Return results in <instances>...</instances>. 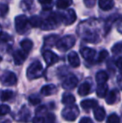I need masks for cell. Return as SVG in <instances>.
Listing matches in <instances>:
<instances>
[{"instance_id": "6da1fadb", "label": "cell", "mask_w": 122, "mask_h": 123, "mask_svg": "<svg viewBox=\"0 0 122 123\" xmlns=\"http://www.w3.org/2000/svg\"><path fill=\"white\" fill-rule=\"evenodd\" d=\"M78 34L86 42L97 43L99 41V32L94 29V25L91 20L82 22L78 27Z\"/></svg>"}, {"instance_id": "7a4b0ae2", "label": "cell", "mask_w": 122, "mask_h": 123, "mask_svg": "<svg viewBox=\"0 0 122 123\" xmlns=\"http://www.w3.org/2000/svg\"><path fill=\"white\" fill-rule=\"evenodd\" d=\"M62 22L61 13H51L46 17L44 19H43L41 29L44 30H50V29H54Z\"/></svg>"}, {"instance_id": "3957f363", "label": "cell", "mask_w": 122, "mask_h": 123, "mask_svg": "<svg viewBox=\"0 0 122 123\" xmlns=\"http://www.w3.org/2000/svg\"><path fill=\"white\" fill-rule=\"evenodd\" d=\"M43 74H44V67L39 60L33 62L27 70V77L29 80L38 79Z\"/></svg>"}, {"instance_id": "277c9868", "label": "cell", "mask_w": 122, "mask_h": 123, "mask_svg": "<svg viewBox=\"0 0 122 123\" xmlns=\"http://www.w3.org/2000/svg\"><path fill=\"white\" fill-rule=\"evenodd\" d=\"M75 44V38L73 35H65L59 39L56 43V48L60 51H67L71 49Z\"/></svg>"}, {"instance_id": "5b68a950", "label": "cell", "mask_w": 122, "mask_h": 123, "mask_svg": "<svg viewBox=\"0 0 122 123\" xmlns=\"http://www.w3.org/2000/svg\"><path fill=\"white\" fill-rule=\"evenodd\" d=\"M80 114V111L76 105H67L65 108L62 111V117L69 122H74L78 117Z\"/></svg>"}, {"instance_id": "8992f818", "label": "cell", "mask_w": 122, "mask_h": 123, "mask_svg": "<svg viewBox=\"0 0 122 123\" xmlns=\"http://www.w3.org/2000/svg\"><path fill=\"white\" fill-rule=\"evenodd\" d=\"M29 18L25 15H18L15 18V29L20 34H23L29 30Z\"/></svg>"}, {"instance_id": "52a82bcc", "label": "cell", "mask_w": 122, "mask_h": 123, "mask_svg": "<svg viewBox=\"0 0 122 123\" xmlns=\"http://www.w3.org/2000/svg\"><path fill=\"white\" fill-rule=\"evenodd\" d=\"M1 83L3 86H14L17 83V76L13 72L11 71H6L2 74L1 78H0Z\"/></svg>"}, {"instance_id": "ba28073f", "label": "cell", "mask_w": 122, "mask_h": 123, "mask_svg": "<svg viewBox=\"0 0 122 123\" xmlns=\"http://www.w3.org/2000/svg\"><path fill=\"white\" fill-rule=\"evenodd\" d=\"M62 17V22H64L65 25H70L72 24H74L77 18L76 13H75V10L70 8L67 11H65L64 13H61Z\"/></svg>"}, {"instance_id": "9c48e42d", "label": "cell", "mask_w": 122, "mask_h": 123, "mask_svg": "<svg viewBox=\"0 0 122 123\" xmlns=\"http://www.w3.org/2000/svg\"><path fill=\"white\" fill-rule=\"evenodd\" d=\"M77 85H78V79H77V77L75 75H74V74H70L63 81L62 86H63V88L64 90L70 91V90L75 89Z\"/></svg>"}, {"instance_id": "30bf717a", "label": "cell", "mask_w": 122, "mask_h": 123, "mask_svg": "<svg viewBox=\"0 0 122 123\" xmlns=\"http://www.w3.org/2000/svg\"><path fill=\"white\" fill-rule=\"evenodd\" d=\"M43 57L44 59V61L47 64V65H53L54 64L57 63L59 61V58L55 53H54L51 50H45L43 53Z\"/></svg>"}, {"instance_id": "8fae6325", "label": "cell", "mask_w": 122, "mask_h": 123, "mask_svg": "<svg viewBox=\"0 0 122 123\" xmlns=\"http://www.w3.org/2000/svg\"><path fill=\"white\" fill-rule=\"evenodd\" d=\"M120 99V92L117 89H113L111 90L110 92L107 93L105 98V101L109 105H113L116 101H118Z\"/></svg>"}, {"instance_id": "7c38bea8", "label": "cell", "mask_w": 122, "mask_h": 123, "mask_svg": "<svg viewBox=\"0 0 122 123\" xmlns=\"http://www.w3.org/2000/svg\"><path fill=\"white\" fill-rule=\"evenodd\" d=\"M27 55L28 54L25 53L23 49L22 50H16V51L13 53V61H14L15 65H20L25 61L27 58Z\"/></svg>"}, {"instance_id": "4fadbf2b", "label": "cell", "mask_w": 122, "mask_h": 123, "mask_svg": "<svg viewBox=\"0 0 122 123\" xmlns=\"http://www.w3.org/2000/svg\"><path fill=\"white\" fill-rule=\"evenodd\" d=\"M80 53L83 58L88 61H91L94 60V58L96 55V51L94 49L89 47H84L80 49Z\"/></svg>"}, {"instance_id": "5bb4252c", "label": "cell", "mask_w": 122, "mask_h": 123, "mask_svg": "<svg viewBox=\"0 0 122 123\" xmlns=\"http://www.w3.org/2000/svg\"><path fill=\"white\" fill-rule=\"evenodd\" d=\"M68 61L70 63V65L74 68L79 67L80 65V60L78 54L75 51L70 52V54L68 55Z\"/></svg>"}, {"instance_id": "9a60e30c", "label": "cell", "mask_w": 122, "mask_h": 123, "mask_svg": "<svg viewBox=\"0 0 122 123\" xmlns=\"http://www.w3.org/2000/svg\"><path fill=\"white\" fill-rule=\"evenodd\" d=\"M57 88L54 85H46V86H43L40 90V93L44 96H51V95L55 94Z\"/></svg>"}, {"instance_id": "2e32d148", "label": "cell", "mask_w": 122, "mask_h": 123, "mask_svg": "<svg viewBox=\"0 0 122 123\" xmlns=\"http://www.w3.org/2000/svg\"><path fill=\"white\" fill-rule=\"evenodd\" d=\"M90 91H91V85L89 82H87V81H85V82L82 83L80 86V87L78 89V93L80 96H85L90 94Z\"/></svg>"}, {"instance_id": "e0dca14e", "label": "cell", "mask_w": 122, "mask_h": 123, "mask_svg": "<svg viewBox=\"0 0 122 123\" xmlns=\"http://www.w3.org/2000/svg\"><path fill=\"white\" fill-rule=\"evenodd\" d=\"M98 4L102 10L108 11L113 8V7L115 6V2L114 0H99Z\"/></svg>"}, {"instance_id": "ac0fdd59", "label": "cell", "mask_w": 122, "mask_h": 123, "mask_svg": "<svg viewBox=\"0 0 122 123\" xmlns=\"http://www.w3.org/2000/svg\"><path fill=\"white\" fill-rule=\"evenodd\" d=\"M81 107L85 111H88L90 109L95 108L96 106H98V102L96 100L94 99H90V100H85L83 101H81L80 103Z\"/></svg>"}, {"instance_id": "d6986e66", "label": "cell", "mask_w": 122, "mask_h": 123, "mask_svg": "<svg viewBox=\"0 0 122 123\" xmlns=\"http://www.w3.org/2000/svg\"><path fill=\"white\" fill-rule=\"evenodd\" d=\"M94 117L98 122H102L105 117V111L103 107L96 106L94 108Z\"/></svg>"}, {"instance_id": "ffe728a7", "label": "cell", "mask_w": 122, "mask_h": 123, "mask_svg": "<svg viewBox=\"0 0 122 123\" xmlns=\"http://www.w3.org/2000/svg\"><path fill=\"white\" fill-rule=\"evenodd\" d=\"M108 79H109V75L106 73L105 71H103V70H100L95 75V80L97 82L98 85L100 84H105V83L107 82Z\"/></svg>"}, {"instance_id": "44dd1931", "label": "cell", "mask_w": 122, "mask_h": 123, "mask_svg": "<svg viewBox=\"0 0 122 123\" xmlns=\"http://www.w3.org/2000/svg\"><path fill=\"white\" fill-rule=\"evenodd\" d=\"M108 93V86L106 83L105 84L98 85V87L96 89V94L99 98H103L107 95Z\"/></svg>"}, {"instance_id": "7402d4cb", "label": "cell", "mask_w": 122, "mask_h": 123, "mask_svg": "<svg viewBox=\"0 0 122 123\" xmlns=\"http://www.w3.org/2000/svg\"><path fill=\"white\" fill-rule=\"evenodd\" d=\"M59 40V37L56 34H52L44 39V46H49V47H52V46L55 45L57 41Z\"/></svg>"}, {"instance_id": "603a6c76", "label": "cell", "mask_w": 122, "mask_h": 123, "mask_svg": "<svg viewBox=\"0 0 122 123\" xmlns=\"http://www.w3.org/2000/svg\"><path fill=\"white\" fill-rule=\"evenodd\" d=\"M75 102V98L70 93H64L62 96V103L66 105H73Z\"/></svg>"}, {"instance_id": "cb8c5ba5", "label": "cell", "mask_w": 122, "mask_h": 123, "mask_svg": "<svg viewBox=\"0 0 122 123\" xmlns=\"http://www.w3.org/2000/svg\"><path fill=\"white\" fill-rule=\"evenodd\" d=\"M33 45H34L33 42L30 39H23V40H22L21 43H20V46H21L22 49L27 54L31 51V49H32V48H33Z\"/></svg>"}, {"instance_id": "d4e9b609", "label": "cell", "mask_w": 122, "mask_h": 123, "mask_svg": "<svg viewBox=\"0 0 122 123\" xmlns=\"http://www.w3.org/2000/svg\"><path fill=\"white\" fill-rule=\"evenodd\" d=\"M29 25H31L32 27H34V28L41 27L43 18H41L39 16H32L29 19Z\"/></svg>"}, {"instance_id": "484cf974", "label": "cell", "mask_w": 122, "mask_h": 123, "mask_svg": "<svg viewBox=\"0 0 122 123\" xmlns=\"http://www.w3.org/2000/svg\"><path fill=\"white\" fill-rule=\"evenodd\" d=\"M13 96V92L10 90H5V91H0V99L3 101H7Z\"/></svg>"}, {"instance_id": "4316f807", "label": "cell", "mask_w": 122, "mask_h": 123, "mask_svg": "<svg viewBox=\"0 0 122 123\" xmlns=\"http://www.w3.org/2000/svg\"><path fill=\"white\" fill-rule=\"evenodd\" d=\"M34 6V0H22L20 7L23 11H29Z\"/></svg>"}, {"instance_id": "83f0119b", "label": "cell", "mask_w": 122, "mask_h": 123, "mask_svg": "<svg viewBox=\"0 0 122 123\" xmlns=\"http://www.w3.org/2000/svg\"><path fill=\"white\" fill-rule=\"evenodd\" d=\"M19 120L20 121H23V122H27L29 120L30 117V112L28 109L26 108L25 106H23L22 108V110L19 111Z\"/></svg>"}, {"instance_id": "f1b7e54d", "label": "cell", "mask_w": 122, "mask_h": 123, "mask_svg": "<svg viewBox=\"0 0 122 123\" xmlns=\"http://www.w3.org/2000/svg\"><path fill=\"white\" fill-rule=\"evenodd\" d=\"M72 3L71 0H57L56 6L59 9H66L69 6H70Z\"/></svg>"}, {"instance_id": "f546056e", "label": "cell", "mask_w": 122, "mask_h": 123, "mask_svg": "<svg viewBox=\"0 0 122 123\" xmlns=\"http://www.w3.org/2000/svg\"><path fill=\"white\" fill-rule=\"evenodd\" d=\"M107 123H121V118L118 115L113 113L108 117L107 120H106Z\"/></svg>"}, {"instance_id": "4dcf8cb0", "label": "cell", "mask_w": 122, "mask_h": 123, "mask_svg": "<svg viewBox=\"0 0 122 123\" xmlns=\"http://www.w3.org/2000/svg\"><path fill=\"white\" fill-rule=\"evenodd\" d=\"M108 55H109V53H108L107 50H105V49L101 50V51L99 53V55H98V57H97V62L100 63V62L104 61V60H105V59L108 57Z\"/></svg>"}, {"instance_id": "1f68e13d", "label": "cell", "mask_w": 122, "mask_h": 123, "mask_svg": "<svg viewBox=\"0 0 122 123\" xmlns=\"http://www.w3.org/2000/svg\"><path fill=\"white\" fill-rule=\"evenodd\" d=\"M29 101L33 105H36L40 103L41 100L39 97V96H37V95H31V96H29Z\"/></svg>"}, {"instance_id": "d6a6232c", "label": "cell", "mask_w": 122, "mask_h": 123, "mask_svg": "<svg viewBox=\"0 0 122 123\" xmlns=\"http://www.w3.org/2000/svg\"><path fill=\"white\" fill-rule=\"evenodd\" d=\"M10 111V107L8 105H0V117L5 116Z\"/></svg>"}, {"instance_id": "836d02e7", "label": "cell", "mask_w": 122, "mask_h": 123, "mask_svg": "<svg viewBox=\"0 0 122 123\" xmlns=\"http://www.w3.org/2000/svg\"><path fill=\"white\" fill-rule=\"evenodd\" d=\"M11 39V36L8 34L1 31L0 32V42H8Z\"/></svg>"}, {"instance_id": "e575fe53", "label": "cell", "mask_w": 122, "mask_h": 123, "mask_svg": "<svg viewBox=\"0 0 122 123\" xmlns=\"http://www.w3.org/2000/svg\"><path fill=\"white\" fill-rule=\"evenodd\" d=\"M112 52L114 54H121L122 53V42L116 43L112 47Z\"/></svg>"}, {"instance_id": "d590c367", "label": "cell", "mask_w": 122, "mask_h": 123, "mask_svg": "<svg viewBox=\"0 0 122 123\" xmlns=\"http://www.w3.org/2000/svg\"><path fill=\"white\" fill-rule=\"evenodd\" d=\"M55 122V117H54V114L52 113H49L47 114L46 117L44 118V122L45 123H52Z\"/></svg>"}, {"instance_id": "8d00e7d4", "label": "cell", "mask_w": 122, "mask_h": 123, "mask_svg": "<svg viewBox=\"0 0 122 123\" xmlns=\"http://www.w3.org/2000/svg\"><path fill=\"white\" fill-rule=\"evenodd\" d=\"M8 5L1 3V4H0V15H1V16H3V15H5L7 13H8Z\"/></svg>"}, {"instance_id": "74e56055", "label": "cell", "mask_w": 122, "mask_h": 123, "mask_svg": "<svg viewBox=\"0 0 122 123\" xmlns=\"http://www.w3.org/2000/svg\"><path fill=\"white\" fill-rule=\"evenodd\" d=\"M46 107L44 105H40L39 107H38L37 110H36V115L37 116H41L42 114L45 113L46 112Z\"/></svg>"}, {"instance_id": "f35d334b", "label": "cell", "mask_w": 122, "mask_h": 123, "mask_svg": "<svg viewBox=\"0 0 122 123\" xmlns=\"http://www.w3.org/2000/svg\"><path fill=\"white\" fill-rule=\"evenodd\" d=\"M33 123H44V118L42 116H36L33 119Z\"/></svg>"}, {"instance_id": "ab89813d", "label": "cell", "mask_w": 122, "mask_h": 123, "mask_svg": "<svg viewBox=\"0 0 122 123\" xmlns=\"http://www.w3.org/2000/svg\"><path fill=\"white\" fill-rule=\"evenodd\" d=\"M95 2L96 0H84L85 6L88 7V8H93L95 5Z\"/></svg>"}, {"instance_id": "60d3db41", "label": "cell", "mask_w": 122, "mask_h": 123, "mask_svg": "<svg viewBox=\"0 0 122 123\" xmlns=\"http://www.w3.org/2000/svg\"><path fill=\"white\" fill-rule=\"evenodd\" d=\"M38 1H39V3H40V4H42L43 6L48 8L49 5H51L53 0H38Z\"/></svg>"}, {"instance_id": "b9f144b4", "label": "cell", "mask_w": 122, "mask_h": 123, "mask_svg": "<svg viewBox=\"0 0 122 123\" xmlns=\"http://www.w3.org/2000/svg\"><path fill=\"white\" fill-rule=\"evenodd\" d=\"M116 28L119 33L122 34V17L117 19V25H116Z\"/></svg>"}, {"instance_id": "7bdbcfd3", "label": "cell", "mask_w": 122, "mask_h": 123, "mask_svg": "<svg viewBox=\"0 0 122 123\" xmlns=\"http://www.w3.org/2000/svg\"><path fill=\"white\" fill-rule=\"evenodd\" d=\"M116 66H117V68L122 72V57H120V58L116 60Z\"/></svg>"}, {"instance_id": "ee69618b", "label": "cell", "mask_w": 122, "mask_h": 123, "mask_svg": "<svg viewBox=\"0 0 122 123\" xmlns=\"http://www.w3.org/2000/svg\"><path fill=\"white\" fill-rule=\"evenodd\" d=\"M79 123H93V122L90 117H83V118L80 119Z\"/></svg>"}, {"instance_id": "f6af8a7d", "label": "cell", "mask_w": 122, "mask_h": 123, "mask_svg": "<svg viewBox=\"0 0 122 123\" xmlns=\"http://www.w3.org/2000/svg\"><path fill=\"white\" fill-rule=\"evenodd\" d=\"M118 84H119L120 87H121V89L122 90V77H120L119 79H118Z\"/></svg>"}, {"instance_id": "bcb514c9", "label": "cell", "mask_w": 122, "mask_h": 123, "mask_svg": "<svg viewBox=\"0 0 122 123\" xmlns=\"http://www.w3.org/2000/svg\"><path fill=\"white\" fill-rule=\"evenodd\" d=\"M1 31H2V26L0 25V32H1Z\"/></svg>"}, {"instance_id": "7dc6e473", "label": "cell", "mask_w": 122, "mask_h": 123, "mask_svg": "<svg viewBox=\"0 0 122 123\" xmlns=\"http://www.w3.org/2000/svg\"><path fill=\"white\" fill-rule=\"evenodd\" d=\"M52 123H54V122H52Z\"/></svg>"}]
</instances>
